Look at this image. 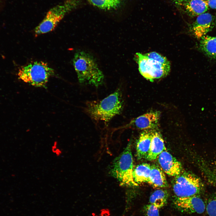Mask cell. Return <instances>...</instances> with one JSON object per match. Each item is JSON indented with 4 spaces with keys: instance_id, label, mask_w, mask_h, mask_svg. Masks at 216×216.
<instances>
[{
    "instance_id": "obj_23",
    "label": "cell",
    "mask_w": 216,
    "mask_h": 216,
    "mask_svg": "<svg viewBox=\"0 0 216 216\" xmlns=\"http://www.w3.org/2000/svg\"><path fill=\"white\" fill-rule=\"evenodd\" d=\"M176 5H182L185 2L188 0H172Z\"/></svg>"
},
{
    "instance_id": "obj_14",
    "label": "cell",
    "mask_w": 216,
    "mask_h": 216,
    "mask_svg": "<svg viewBox=\"0 0 216 216\" xmlns=\"http://www.w3.org/2000/svg\"><path fill=\"white\" fill-rule=\"evenodd\" d=\"M187 13L191 16H198L208 9L207 0H188L182 4Z\"/></svg>"
},
{
    "instance_id": "obj_4",
    "label": "cell",
    "mask_w": 216,
    "mask_h": 216,
    "mask_svg": "<svg viewBox=\"0 0 216 216\" xmlns=\"http://www.w3.org/2000/svg\"><path fill=\"white\" fill-rule=\"evenodd\" d=\"M54 70L43 61L32 62L19 70V79L36 87H45L49 78L54 75Z\"/></svg>"
},
{
    "instance_id": "obj_24",
    "label": "cell",
    "mask_w": 216,
    "mask_h": 216,
    "mask_svg": "<svg viewBox=\"0 0 216 216\" xmlns=\"http://www.w3.org/2000/svg\"><path fill=\"white\" fill-rule=\"evenodd\" d=\"M106 216L103 215V216Z\"/></svg>"
},
{
    "instance_id": "obj_10",
    "label": "cell",
    "mask_w": 216,
    "mask_h": 216,
    "mask_svg": "<svg viewBox=\"0 0 216 216\" xmlns=\"http://www.w3.org/2000/svg\"><path fill=\"white\" fill-rule=\"evenodd\" d=\"M157 158L162 170L167 175L175 177L182 171L181 164L166 149L161 153Z\"/></svg>"
},
{
    "instance_id": "obj_11",
    "label": "cell",
    "mask_w": 216,
    "mask_h": 216,
    "mask_svg": "<svg viewBox=\"0 0 216 216\" xmlns=\"http://www.w3.org/2000/svg\"><path fill=\"white\" fill-rule=\"evenodd\" d=\"M160 115L158 112H150L132 120L123 127H134L140 130L153 129L157 127Z\"/></svg>"
},
{
    "instance_id": "obj_1",
    "label": "cell",
    "mask_w": 216,
    "mask_h": 216,
    "mask_svg": "<svg viewBox=\"0 0 216 216\" xmlns=\"http://www.w3.org/2000/svg\"><path fill=\"white\" fill-rule=\"evenodd\" d=\"M123 106L121 92L118 89L102 100L87 102L85 110L94 121L106 124L121 113Z\"/></svg>"
},
{
    "instance_id": "obj_9",
    "label": "cell",
    "mask_w": 216,
    "mask_h": 216,
    "mask_svg": "<svg viewBox=\"0 0 216 216\" xmlns=\"http://www.w3.org/2000/svg\"><path fill=\"white\" fill-rule=\"evenodd\" d=\"M174 205L180 211L187 213L201 214L206 209V204L199 195L177 197Z\"/></svg>"
},
{
    "instance_id": "obj_20",
    "label": "cell",
    "mask_w": 216,
    "mask_h": 216,
    "mask_svg": "<svg viewBox=\"0 0 216 216\" xmlns=\"http://www.w3.org/2000/svg\"><path fill=\"white\" fill-rule=\"evenodd\" d=\"M206 209L208 216H216V196L208 200L206 204Z\"/></svg>"
},
{
    "instance_id": "obj_2",
    "label": "cell",
    "mask_w": 216,
    "mask_h": 216,
    "mask_svg": "<svg viewBox=\"0 0 216 216\" xmlns=\"http://www.w3.org/2000/svg\"><path fill=\"white\" fill-rule=\"evenodd\" d=\"M73 64L79 82L97 87L103 83L104 75L93 57L84 51L76 52Z\"/></svg>"
},
{
    "instance_id": "obj_17",
    "label": "cell",
    "mask_w": 216,
    "mask_h": 216,
    "mask_svg": "<svg viewBox=\"0 0 216 216\" xmlns=\"http://www.w3.org/2000/svg\"><path fill=\"white\" fill-rule=\"evenodd\" d=\"M200 40V50L208 56L216 58V37L206 35Z\"/></svg>"
},
{
    "instance_id": "obj_8",
    "label": "cell",
    "mask_w": 216,
    "mask_h": 216,
    "mask_svg": "<svg viewBox=\"0 0 216 216\" xmlns=\"http://www.w3.org/2000/svg\"><path fill=\"white\" fill-rule=\"evenodd\" d=\"M216 23V16L205 13L197 16L190 26V31L195 37L200 39L211 31Z\"/></svg>"
},
{
    "instance_id": "obj_19",
    "label": "cell",
    "mask_w": 216,
    "mask_h": 216,
    "mask_svg": "<svg viewBox=\"0 0 216 216\" xmlns=\"http://www.w3.org/2000/svg\"><path fill=\"white\" fill-rule=\"evenodd\" d=\"M94 5L103 9H109L118 7L122 0H88Z\"/></svg>"
},
{
    "instance_id": "obj_6",
    "label": "cell",
    "mask_w": 216,
    "mask_h": 216,
    "mask_svg": "<svg viewBox=\"0 0 216 216\" xmlns=\"http://www.w3.org/2000/svg\"><path fill=\"white\" fill-rule=\"evenodd\" d=\"M79 3L78 0H68L52 8L47 13L43 20L35 28V35L53 30L64 16L76 8Z\"/></svg>"
},
{
    "instance_id": "obj_13",
    "label": "cell",
    "mask_w": 216,
    "mask_h": 216,
    "mask_svg": "<svg viewBox=\"0 0 216 216\" xmlns=\"http://www.w3.org/2000/svg\"><path fill=\"white\" fill-rule=\"evenodd\" d=\"M152 134V130H146L140 136L136 145V156L139 159L146 158L149 151Z\"/></svg>"
},
{
    "instance_id": "obj_22",
    "label": "cell",
    "mask_w": 216,
    "mask_h": 216,
    "mask_svg": "<svg viewBox=\"0 0 216 216\" xmlns=\"http://www.w3.org/2000/svg\"><path fill=\"white\" fill-rule=\"evenodd\" d=\"M208 6L213 9H216V0H207Z\"/></svg>"
},
{
    "instance_id": "obj_3",
    "label": "cell",
    "mask_w": 216,
    "mask_h": 216,
    "mask_svg": "<svg viewBox=\"0 0 216 216\" xmlns=\"http://www.w3.org/2000/svg\"><path fill=\"white\" fill-rule=\"evenodd\" d=\"M136 56L140 72L150 81L165 77L170 72V62L158 53L153 52L143 54L138 52Z\"/></svg>"
},
{
    "instance_id": "obj_16",
    "label": "cell",
    "mask_w": 216,
    "mask_h": 216,
    "mask_svg": "<svg viewBox=\"0 0 216 216\" xmlns=\"http://www.w3.org/2000/svg\"><path fill=\"white\" fill-rule=\"evenodd\" d=\"M151 169V166L146 163L138 165L134 169L133 173L135 182L137 184L144 182L148 183Z\"/></svg>"
},
{
    "instance_id": "obj_15",
    "label": "cell",
    "mask_w": 216,
    "mask_h": 216,
    "mask_svg": "<svg viewBox=\"0 0 216 216\" xmlns=\"http://www.w3.org/2000/svg\"><path fill=\"white\" fill-rule=\"evenodd\" d=\"M148 183L155 188L165 187L167 182L164 173L158 166H151V169Z\"/></svg>"
},
{
    "instance_id": "obj_7",
    "label": "cell",
    "mask_w": 216,
    "mask_h": 216,
    "mask_svg": "<svg viewBox=\"0 0 216 216\" xmlns=\"http://www.w3.org/2000/svg\"><path fill=\"white\" fill-rule=\"evenodd\" d=\"M175 177L173 189L177 197L199 195L203 190L204 185L200 178L192 173L182 171Z\"/></svg>"
},
{
    "instance_id": "obj_12",
    "label": "cell",
    "mask_w": 216,
    "mask_h": 216,
    "mask_svg": "<svg viewBox=\"0 0 216 216\" xmlns=\"http://www.w3.org/2000/svg\"><path fill=\"white\" fill-rule=\"evenodd\" d=\"M166 149L164 140L160 133L152 130L150 149L146 159L150 161L154 160Z\"/></svg>"
},
{
    "instance_id": "obj_5",
    "label": "cell",
    "mask_w": 216,
    "mask_h": 216,
    "mask_svg": "<svg viewBox=\"0 0 216 216\" xmlns=\"http://www.w3.org/2000/svg\"><path fill=\"white\" fill-rule=\"evenodd\" d=\"M134 170L133 158L130 143L115 159L113 164L112 172L123 185L137 186L138 184L133 179Z\"/></svg>"
},
{
    "instance_id": "obj_18",
    "label": "cell",
    "mask_w": 216,
    "mask_h": 216,
    "mask_svg": "<svg viewBox=\"0 0 216 216\" xmlns=\"http://www.w3.org/2000/svg\"><path fill=\"white\" fill-rule=\"evenodd\" d=\"M168 197V193L166 190L162 189L156 190L150 196V204L153 205L160 209L166 204Z\"/></svg>"
},
{
    "instance_id": "obj_21",
    "label": "cell",
    "mask_w": 216,
    "mask_h": 216,
    "mask_svg": "<svg viewBox=\"0 0 216 216\" xmlns=\"http://www.w3.org/2000/svg\"><path fill=\"white\" fill-rule=\"evenodd\" d=\"M144 209L147 216H159V209L153 204L147 205Z\"/></svg>"
}]
</instances>
